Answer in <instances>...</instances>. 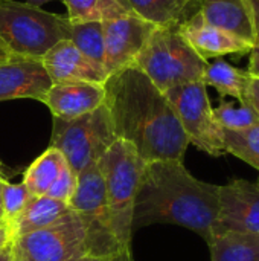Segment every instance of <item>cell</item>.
I'll return each mask as SVG.
<instances>
[{"instance_id":"ba28073f","label":"cell","mask_w":259,"mask_h":261,"mask_svg":"<svg viewBox=\"0 0 259 261\" xmlns=\"http://www.w3.org/2000/svg\"><path fill=\"white\" fill-rule=\"evenodd\" d=\"M165 95L174 107L189 144L214 158L227 154L223 128L215 121L214 107L203 81L172 87Z\"/></svg>"},{"instance_id":"ac0fdd59","label":"cell","mask_w":259,"mask_h":261,"mask_svg":"<svg viewBox=\"0 0 259 261\" xmlns=\"http://www.w3.org/2000/svg\"><path fill=\"white\" fill-rule=\"evenodd\" d=\"M202 81L206 87H214L221 98L231 96L235 101L247 102L250 76L226 60L215 58L214 63H208Z\"/></svg>"},{"instance_id":"6da1fadb","label":"cell","mask_w":259,"mask_h":261,"mask_svg":"<svg viewBox=\"0 0 259 261\" xmlns=\"http://www.w3.org/2000/svg\"><path fill=\"white\" fill-rule=\"evenodd\" d=\"M105 107L118 139L128 142L139 158L183 161L188 136L166 95L137 67L122 69L107 78Z\"/></svg>"},{"instance_id":"4dcf8cb0","label":"cell","mask_w":259,"mask_h":261,"mask_svg":"<svg viewBox=\"0 0 259 261\" xmlns=\"http://www.w3.org/2000/svg\"><path fill=\"white\" fill-rule=\"evenodd\" d=\"M253 15V26H255V44H259V0H247Z\"/></svg>"},{"instance_id":"74e56055","label":"cell","mask_w":259,"mask_h":261,"mask_svg":"<svg viewBox=\"0 0 259 261\" xmlns=\"http://www.w3.org/2000/svg\"><path fill=\"white\" fill-rule=\"evenodd\" d=\"M119 2H122V3H124V5H125V2H124V0H119ZM125 6H127V5H125Z\"/></svg>"},{"instance_id":"4fadbf2b","label":"cell","mask_w":259,"mask_h":261,"mask_svg":"<svg viewBox=\"0 0 259 261\" xmlns=\"http://www.w3.org/2000/svg\"><path fill=\"white\" fill-rule=\"evenodd\" d=\"M41 63L50 76L52 83L66 81H89L104 84L108 73L101 64L89 60L70 40H61L50 47Z\"/></svg>"},{"instance_id":"8d00e7d4","label":"cell","mask_w":259,"mask_h":261,"mask_svg":"<svg viewBox=\"0 0 259 261\" xmlns=\"http://www.w3.org/2000/svg\"><path fill=\"white\" fill-rule=\"evenodd\" d=\"M0 176H2V177H3V173H2V170H0Z\"/></svg>"},{"instance_id":"ffe728a7","label":"cell","mask_w":259,"mask_h":261,"mask_svg":"<svg viewBox=\"0 0 259 261\" xmlns=\"http://www.w3.org/2000/svg\"><path fill=\"white\" fill-rule=\"evenodd\" d=\"M208 246L211 261H259V234H215Z\"/></svg>"},{"instance_id":"484cf974","label":"cell","mask_w":259,"mask_h":261,"mask_svg":"<svg viewBox=\"0 0 259 261\" xmlns=\"http://www.w3.org/2000/svg\"><path fill=\"white\" fill-rule=\"evenodd\" d=\"M31 194L23 185L20 184H12L2 177L0 180V199H2V220L9 226L18 214L23 211L26 203L31 200Z\"/></svg>"},{"instance_id":"8fae6325","label":"cell","mask_w":259,"mask_h":261,"mask_svg":"<svg viewBox=\"0 0 259 261\" xmlns=\"http://www.w3.org/2000/svg\"><path fill=\"white\" fill-rule=\"evenodd\" d=\"M41 60L11 55L0 63V102L9 99H44L52 87Z\"/></svg>"},{"instance_id":"cb8c5ba5","label":"cell","mask_w":259,"mask_h":261,"mask_svg":"<svg viewBox=\"0 0 259 261\" xmlns=\"http://www.w3.org/2000/svg\"><path fill=\"white\" fill-rule=\"evenodd\" d=\"M214 116L218 125L226 132H241L259 124V118L252 104L223 99L214 107Z\"/></svg>"},{"instance_id":"d590c367","label":"cell","mask_w":259,"mask_h":261,"mask_svg":"<svg viewBox=\"0 0 259 261\" xmlns=\"http://www.w3.org/2000/svg\"><path fill=\"white\" fill-rule=\"evenodd\" d=\"M0 180H2V176H0ZM0 220H2V199H0ZM3 222V220H2Z\"/></svg>"},{"instance_id":"603a6c76","label":"cell","mask_w":259,"mask_h":261,"mask_svg":"<svg viewBox=\"0 0 259 261\" xmlns=\"http://www.w3.org/2000/svg\"><path fill=\"white\" fill-rule=\"evenodd\" d=\"M66 40H70L89 60L104 67V21H69Z\"/></svg>"},{"instance_id":"2e32d148","label":"cell","mask_w":259,"mask_h":261,"mask_svg":"<svg viewBox=\"0 0 259 261\" xmlns=\"http://www.w3.org/2000/svg\"><path fill=\"white\" fill-rule=\"evenodd\" d=\"M69 205L73 211L93 217L107 228H110V213L105 184L98 164L87 167L78 174L76 188Z\"/></svg>"},{"instance_id":"7c38bea8","label":"cell","mask_w":259,"mask_h":261,"mask_svg":"<svg viewBox=\"0 0 259 261\" xmlns=\"http://www.w3.org/2000/svg\"><path fill=\"white\" fill-rule=\"evenodd\" d=\"M177 29L186 43L206 61L231 54L246 55L253 47V44L240 37L209 24L198 11H194L186 20L177 24Z\"/></svg>"},{"instance_id":"d6986e66","label":"cell","mask_w":259,"mask_h":261,"mask_svg":"<svg viewBox=\"0 0 259 261\" xmlns=\"http://www.w3.org/2000/svg\"><path fill=\"white\" fill-rule=\"evenodd\" d=\"M139 17L156 26H177L186 20L197 6V0H124Z\"/></svg>"},{"instance_id":"5bb4252c","label":"cell","mask_w":259,"mask_h":261,"mask_svg":"<svg viewBox=\"0 0 259 261\" xmlns=\"http://www.w3.org/2000/svg\"><path fill=\"white\" fill-rule=\"evenodd\" d=\"M105 101L104 84L89 81H66L52 84L43 104L53 118L73 119L101 107Z\"/></svg>"},{"instance_id":"4316f807","label":"cell","mask_w":259,"mask_h":261,"mask_svg":"<svg viewBox=\"0 0 259 261\" xmlns=\"http://www.w3.org/2000/svg\"><path fill=\"white\" fill-rule=\"evenodd\" d=\"M76 179H78V176L72 171V168L66 162L64 167L61 168L56 180L53 182V185L50 187V190L47 191L46 196L69 203L75 193V188H76Z\"/></svg>"},{"instance_id":"3957f363","label":"cell","mask_w":259,"mask_h":261,"mask_svg":"<svg viewBox=\"0 0 259 261\" xmlns=\"http://www.w3.org/2000/svg\"><path fill=\"white\" fill-rule=\"evenodd\" d=\"M15 261H78L119 252L124 246L110 228L70 211L50 226L12 240Z\"/></svg>"},{"instance_id":"e575fe53","label":"cell","mask_w":259,"mask_h":261,"mask_svg":"<svg viewBox=\"0 0 259 261\" xmlns=\"http://www.w3.org/2000/svg\"><path fill=\"white\" fill-rule=\"evenodd\" d=\"M47 2H55V0H27V3H31L34 6H40V5H44Z\"/></svg>"},{"instance_id":"44dd1931","label":"cell","mask_w":259,"mask_h":261,"mask_svg":"<svg viewBox=\"0 0 259 261\" xmlns=\"http://www.w3.org/2000/svg\"><path fill=\"white\" fill-rule=\"evenodd\" d=\"M66 159L63 153L53 147H49L32 165L26 170L23 176V185L32 197L46 196L53 182L56 180L61 168L64 167Z\"/></svg>"},{"instance_id":"f546056e","label":"cell","mask_w":259,"mask_h":261,"mask_svg":"<svg viewBox=\"0 0 259 261\" xmlns=\"http://www.w3.org/2000/svg\"><path fill=\"white\" fill-rule=\"evenodd\" d=\"M247 101L252 104V107L255 109L259 118V80H256V78H250V81H249Z\"/></svg>"},{"instance_id":"f1b7e54d","label":"cell","mask_w":259,"mask_h":261,"mask_svg":"<svg viewBox=\"0 0 259 261\" xmlns=\"http://www.w3.org/2000/svg\"><path fill=\"white\" fill-rule=\"evenodd\" d=\"M249 67H247V73L250 78H256L259 80V44H253L252 50L249 52Z\"/></svg>"},{"instance_id":"7a4b0ae2","label":"cell","mask_w":259,"mask_h":261,"mask_svg":"<svg viewBox=\"0 0 259 261\" xmlns=\"http://www.w3.org/2000/svg\"><path fill=\"white\" fill-rule=\"evenodd\" d=\"M220 210V185L194 177L183 161L147 164L134 199L133 231L169 223L198 234L209 243Z\"/></svg>"},{"instance_id":"277c9868","label":"cell","mask_w":259,"mask_h":261,"mask_svg":"<svg viewBox=\"0 0 259 261\" xmlns=\"http://www.w3.org/2000/svg\"><path fill=\"white\" fill-rule=\"evenodd\" d=\"M209 61L180 35L177 26H157L134 61L163 93L172 87L202 81Z\"/></svg>"},{"instance_id":"9c48e42d","label":"cell","mask_w":259,"mask_h":261,"mask_svg":"<svg viewBox=\"0 0 259 261\" xmlns=\"http://www.w3.org/2000/svg\"><path fill=\"white\" fill-rule=\"evenodd\" d=\"M156 28L154 23L139 17L133 11L104 21V69L108 76L134 66L136 58Z\"/></svg>"},{"instance_id":"7402d4cb","label":"cell","mask_w":259,"mask_h":261,"mask_svg":"<svg viewBox=\"0 0 259 261\" xmlns=\"http://www.w3.org/2000/svg\"><path fill=\"white\" fill-rule=\"evenodd\" d=\"M67 8V18L72 23L107 21L130 12L131 9L119 0H61Z\"/></svg>"},{"instance_id":"5b68a950","label":"cell","mask_w":259,"mask_h":261,"mask_svg":"<svg viewBox=\"0 0 259 261\" xmlns=\"http://www.w3.org/2000/svg\"><path fill=\"white\" fill-rule=\"evenodd\" d=\"M98 167L105 184L111 232L121 245L131 246L134 199L147 162L128 142L118 139L98 161Z\"/></svg>"},{"instance_id":"1f68e13d","label":"cell","mask_w":259,"mask_h":261,"mask_svg":"<svg viewBox=\"0 0 259 261\" xmlns=\"http://www.w3.org/2000/svg\"><path fill=\"white\" fill-rule=\"evenodd\" d=\"M9 243H12V236H11V229L9 226L0 220V249H3L5 246H8Z\"/></svg>"},{"instance_id":"e0dca14e","label":"cell","mask_w":259,"mask_h":261,"mask_svg":"<svg viewBox=\"0 0 259 261\" xmlns=\"http://www.w3.org/2000/svg\"><path fill=\"white\" fill-rule=\"evenodd\" d=\"M72 211L70 205L49 196H35L26 203L18 217L9 225L12 240L44 229Z\"/></svg>"},{"instance_id":"52a82bcc","label":"cell","mask_w":259,"mask_h":261,"mask_svg":"<svg viewBox=\"0 0 259 261\" xmlns=\"http://www.w3.org/2000/svg\"><path fill=\"white\" fill-rule=\"evenodd\" d=\"M118 141L110 113L102 104L96 110L73 119L53 118L50 145L60 150L78 176L87 167L98 164L104 153Z\"/></svg>"},{"instance_id":"836d02e7","label":"cell","mask_w":259,"mask_h":261,"mask_svg":"<svg viewBox=\"0 0 259 261\" xmlns=\"http://www.w3.org/2000/svg\"><path fill=\"white\" fill-rule=\"evenodd\" d=\"M11 55H12V54L8 50V47H6V46L3 44V41L0 40V63H2V61H5L6 58H9Z\"/></svg>"},{"instance_id":"83f0119b","label":"cell","mask_w":259,"mask_h":261,"mask_svg":"<svg viewBox=\"0 0 259 261\" xmlns=\"http://www.w3.org/2000/svg\"><path fill=\"white\" fill-rule=\"evenodd\" d=\"M78 261H134L133 252H131V246L130 248H124L119 252L110 254V255H104V257H89V258H82Z\"/></svg>"},{"instance_id":"30bf717a","label":"cell","mask_w":259,"mask_h":261,"mask_svg":"<svg viewBox=\"0 0 259 261\" xmlns=\"http://www.w3.org/2000/svg\"><path fill=\"white\" fill-rule=\"evenodd\" d=\"M259 234V180L232 179L220 185L215 234Z\"/></svg>"},{"instance_id":"8992f818","label":"cell","mask_w":259,"mask_h":261,"mask_svg":"<svg viewBox=\"0 0 259 261\" xmlns=\"http://www.w3.org/2000/svg\"><path fill=\"white\" fill-rule=\"evenodd\" d=\"M69 18L27 2L0 0V40L12 55L41 60L66 40Z\"/></svg>"},{"instance_id":"d6a6232c","label":"cell","mask_w":259,"mask_h":261,"mask_svg":"<svg viewBox=\"0 0 259 261\" xmlns=\"http://www.w3.org/2000/svg\"><path fill=\"white\" fill-rule=\"evenodd\" d=\"M0 261H15L11 243L8 246H5L3 249H0Z\"/></svg>"},{"instance_id":"d4e9b609","label":"cell","mask_w":259,"mask_h":261,"mask_svg":"<svg viewBox=\"0 0 259 261\" xmlns=\"http://www.w3.org/2000/svg\"><path fill=\"white\" fill-rule=\"evenodd\" d=\"M223 136L226 153L234 154L259 171V124L241 132L223 130Z\"/></svg>"},{"instance_id":"9a60e30c","label":"cell","mask_w":259,"mask_h":261,"mask_svg":"<svg viewBox=\"0 0 259 261\" xmlns=\"http://www.w3.org/2000/svg\"><path fill=\"white\" fill-rule=\"evenodd\" d=\"M197 11L209 24L255 44L253 15L247 0H197Z\"/></svg>"}]
</instances>
